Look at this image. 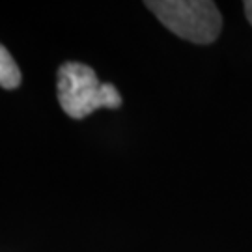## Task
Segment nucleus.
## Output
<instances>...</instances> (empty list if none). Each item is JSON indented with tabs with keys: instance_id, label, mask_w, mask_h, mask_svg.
<instances>
[{
	"instance_id": "obj_1",
	"label": "nucleus",
	"mask_w": 252,
	"mask_h": 252,
	"mask_svg": "<svg viewBox=\"0 0 252 252\" xmlns=\"http://www.w3.org/2000/svg\"><path fill=\"white\" fill-rule=\"evenodd\" d=\"M58 101L69 118L81 120L97 108H118L122 95L116 86L99 82L92 67L79 62H65L58 69Z\"/></svg>"
},
{
	"instance_id": "obj_2",
	"label": "nucleus",
	"mask_w": 252,
	"mask_h": 252,
	"mask_svg": "<svg viewBox=\"0 0 252 252\" xmlns=\"http://www.w3.org/2000/svg\"><path fill=\"white\" fill-rule=\"evenodd\" d=\"M146 8L170 32L196 45L213 43L222 27L217 4L209 0H150Z\"/></svg>"
},
{
	"instance_id": "obj_3",
	"label": "nucleus",
	"mask_w": 252,
	"mask_h": 252,
	"mask_svg": "<svg viewBox=\"0 0 252 252\" xmlns=\"http://www.w3.org/2000/svg\"><path fill=\"white\" fill-rule=\"evenodd\" d=\"M21 84V71L9 51L0 43V86L13 90Z\"/></svg>"
},
{
	"instance_id": "obj_4",
	"label": "nucleus",
	"mask_w": 252,
	"mask_h": 252,
	"mask_svg": "<svg viewBox=\"0 0 252 252\" xmlns=\"http://www.w3.org/2000/svg\"><path fill=\"white\" fill-rule=\"evenodd\" d=\"M243 6H245V15H247L249 23L252 25V0H247Z\"/></svg>"
}]
</instances>
